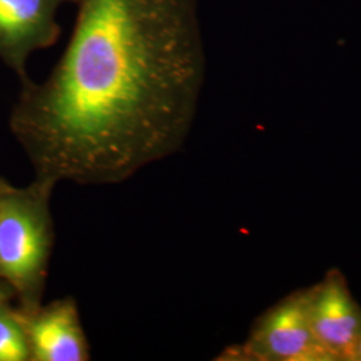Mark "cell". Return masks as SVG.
Listing matches in <instances>:
<instances>
[{"mask_svg":"<svg viewBox=\"0 0 361 361\" xmlns=\"http://www.w3.org/2000/svg\"><path fill=\"white\" fill-rule=\"evenodd\" d=\"M10 186H11V183H8L7 180H3V178L0 177V194L3 193L4 190H7Z\"/></svg>","mask_w":361,"mask_h":361,"instance_id":"30bf717a","label":"cell"},{"mask_svg":"<svg viewBox=\"0 0 361 361\" xmlns=\"http://www.w3.org/2000/svg\"><path fill=\"white\" fill-rule=\"evenodd\" d=\"M312 331L326 361H353L361 337V307L340 271L308 289Z\"/></svg>","mask_w":361,"mask_h":361,"instance_id":"277c9868","label":"cell"},{"mask_svg":"<svg viewBox=\"0 0 361 361\" xmlns=\"http://www.w3.org/2000/svg\"><path fill=\"white\" fill-rule=\"evenodd\" d=\"M353 361H361V337L359 343H357L356 350H355V359H353Z\"/></svg>","mask_w":361,"mask_h":361,"instance_id":"9c48e42d","label":"cell"},{"mask_svg":"<svg viewBox=\"0 0 361 361\" xmlns=\"http://www.w3.org/2000/svg\"><path fill=\"white\" fill-rule=\"evenodd\" d=\"M224 356L228 360L326 361L312 331L308 289L285 297L262 313L245 343Z\"/></svg>","mask_w":361,"mask_h":361,"instance_id":"3957f363","label":"cell"},{"mask_svg":"<svg viewBox=\"0 0 361 361\" xmlns=\"http://www.w3.org/2000/svg\"><path fill=\"white\" fill-rule=\"evenodd\" d=\"M44 80L22 83L10 129L35 178L116 185L177 153L202 83L194 0H71Z\"/></svg>","mask_w":361,"mask_h":361,"instance_id":"6da1fadb","label":"cell"},{"mask_svg":"<svg viewBox=\"0 0 361 361\" xmlns=\"http://www.w3.org/2000/svg\"><path fill=\"white\" fill-rule=\"evenodd\" d=\"M23 314L11 305L0 310V361H30Z\"/></svg>","mask_w":361,"mask_h":361,"instance_id":"52a82bcc","label":"cell"},{"mask_svg":"<svg viewBox=\"0 0 361 361\" xmlns=\"http://www.w3.org/2000/svg\"><path fill=\"white\" fill-rule=\"evenodd\" d=\"M22 314L30 345V361L90 360L89 341L74 297L54 300L32 312H22Z\"/></svg>","mask_w":361,"mask_h":361,"instance_id":"8992f818","label":"cell"},{"mask_svg":"<svg viewBox=\"0 0 361 361\" xmlns=\"http://www.w3.org/2000/svg\"><path fill=\"white\" fill-rule=\"evenodd\" d=\"M55 186L35 178L0 194V280L13 288L25 313L42 305L46 288L55 240L50 207Z\"/></svg>","mask_w":361,"mask_h":361,"instance_id":"7a4b0ae2","label":"cell"},{"mask_svg":"<svg viewBox=\"0 0 361 361\" xmlns=\"http://www.w3.org/2000/svg\"><path fill=\"white\" fill-rule=\"evenodd\" d=\"M66 1L0 0V59L22 83L30 79V56L50 49L61 37L58 11Z\"/></svg>","mask_w":361,"mask_h":361,"instance_id":"5b68a950","label":"cell"},{"mask_svg":"<svg viewBox=\"0 0 361 361\" xmlns=\"http://www.w3.org/2000/svg\"><path fill=\"white\" fill-rule=\"evenodd\" d=\"M13 300H15V293L13 288L0 280V310L10 307Z\"/></svg>","mask_w":361,"mask_h":361,"instance_id":"ba28073f","label":"cell"}]
</instances>
